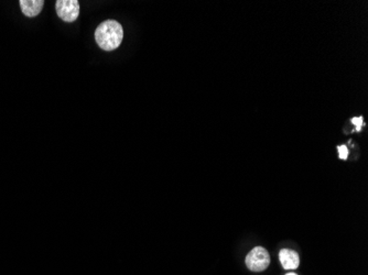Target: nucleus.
<instances>
[{"mask_svg": "<svg viewBox=\"0 0 368 275\" xmlns=\"http://www.w3.org/2000/svg\"><path fill=\"white\" fill-rule=\"evenodd\" d=\"M122 38L124 30L121 24L115 20H106L95 30L96 43L104 51L116 50L120 45Z\"/></svg>", "mask_w": 368, "mask_h": 275, "instance_id": "f257e3e1", "label": "nucleus"}, {"mask_svg": "<svg viewBox=\"0 0 368 275\" xmlns=\"http://www.w3.org/2000/svg\"><path fill=\"white\" fill-rule=\"evenodd\" d=\"M269 263H270V256L265 248H253L246 257L247 268L253 272L265 271L269 266Z\"/></svg>", "mask_w": 368, "mask_h": 275, "instance_id": "f03ea898", "label": "nucleus"}, {"mask_svg": "<svg viewBox=\"0 0 368 275\" xmlns=\"http://www.w3.org/2000/svg\"><path fill=\"white\" fill-rule=\"evenodd\" d=\"M19 3L23 15L29 18L36 17L44 6L43 0H20Z\"/></svg>", "mask_w": 368, "mask_h": 275, "instance_id": "39448f33", "label": "nucleus"}, {"mask_svg": "<svg viewBox=\"0 0 368 275\" xmlns=\"http://www.w3.org/2000/svg\"><path fill=\"white\" fill-rule=\"evenodd\" d=\"M280 263L285 270H296L300 264V258L298 252L289 249H282L279 252Z\"/></svg>", "mask_w": 368, "mask_h": 275, "instance_id": "20e7f679", "label": "nucleus"}, {"mask_svg": "<svg viewBox=\"0 0 368 275\" xmlns=\"http://www.w3.org/2000/svg\"><path fill=\"white\" fill-rule=\"evenodd\" d=\"M337 150H338L339 159L346 160L347 159V155H349V151H347V147L345 146H339L337 147Z\"/></svg>", "mask_w": 368, "mask_h": 275, "instance_id": "423d86ee", "label": "nucleus"}, {"mask_svg": "<svg viewBox=\"0 0 368 275\" xmlns=\"http://www.w3.org/2000/svg\"><path fill=\"white\" fill-rule=\"evenodd\" d=\"M285 275H297L296 273H288V274H285Z\"/></svg>", "mask_w": 368, "mask_h": 275, "instance_id": "6e6552de", "label": "nucleus"}, {"mask_svg": "<svg viewBox=\"0 0 368 275\" xmlns=\"http://www.w3.org/2000/svg\"><path fill=\"white\" fill-rule=\"evenodd\" d=\"M55 9L60 19L65 22H73L80 16V2L77 0H58Z\"/></svg>", "mask_w": 368, "mask_h": 275, "instance_id": "7ed1b4c3", "label": "nucleus"}, {"mask_svg": "<svg viewBox=\"0 0 368 275\" xmlns=\"http://www.w3.org/2000/svg\"><path fill=\"white\" fill-rule=\"evenodd\" d=\"M351 122L356 126V130L357 131H361V127L363 125V117H357V118H353L351 119Z\"/></svg>", "mask_w": 368, "mask_h": 275, "instance_id": "0eeeda50", "label": "nucleus"}]
</instances>
